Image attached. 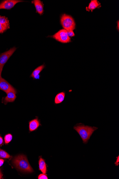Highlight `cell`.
<instances>
[{
    "mask_svg": "<svg viewBox=\"0 0 119 179\" xmlns=\"http://www.w3.org/2000/svg\"><path fill=\"white\" fill-rule=\"evenodd\" d=\"M45 67V65L44 64L39 66L38 67L36 68L34 70L31 75V77L33 78L34 79H39L40 78V76L39 75V74H40L41 72L42 71Z\"/></svg>",
    "mask_w": 119,
    "mask_h": 179,
    "instance_id": "11",
    "label": "cell"
},
{
    "mask_svg": "<svg viewBox=\"0 0 119 179\" xmlns=\"http://www.w3.org/2000/svg\"><path fill=\"white\" fill-rule=\"evenodd\" d=\"M15 88L10 84L6 80L0 77V90L6 93L11 90H15Z\"/></svg>",
    "mask_w": 119,
    "mask_h": 179,
    "instance_id": "8",
    "label": "cell"
},
{
    "mask_svg": "<svg viewBox=\"0 0 119 179\" xmlns=\"http://www.w3.org/2000/svg\"><path fill=\"white\" fill-rule=\"evenodd\" d=\"M39 169L43 174H46L47 171V164L44 160L40 158L39 162Z\"/></svg>",
    "mask_w": 119,
    "mask_h": 179,
    "instance_id": "14",
    "label": "cell"
},
{
    "mask_svg": "<svg viewBox=\"0 0 119 179\" xmlns=\"http://www.w3.org/2000/svg\"><path fill=\"white\" fill-rule=\"evenodd\" d=\"M32 3L34 5L37 12L42 15L43 12V5L42 2L40 0H34L32 1Z\"/></svg>",
    "mask_w": 119,
    "mask_h": 179,
    "instance_id": "9",
    "label": "cell"
},
{
    "mask_svg": "<svg viewBox=\"0 0 119 179\" xmlns=\"http://www.w3.org/2000/svg\"><path fill=\"white\" fill-rule=\"evenodd\" d=\"M4 161L5 160H4L2 159H0V167L3 165L4 163Z\"/></svg>",
    "mask_w": 119,
    "mask_h": 179,
    "instance_id": "22",
    "label": "cell"
},
{
    "mask_svg": "<svg viewBox=\"0 0 119 179\" xmlns=\"http://www.w3.org/2000/svg\"><path fill=\"white\" fill-rule=\"evenodd\" d=\"M7 31V30L0 24V34L3 33Z\"/></svg>",
    "mask_w": 119,
    "mask_h": 179,
    "instance_id": "20",
    "label": "cell"
},
{
    "mask_svg": "<svg viewBox=\"0 0 119 179\" xmlns=\"http://www.w3.org/2000/svg\"><path fill=\"white\" fill-rule=\"evenodd\" d=\"M67 35H68L69 37H74L75 35V33L73 31L71 30H69V31H66Z\"/></svg>",
    "mask_w": 119,
    "mask_h": 179,
    "instance_id": "18",
    "label": "cell"
},
{
    "mask_svg": "<svg viewBox=\"0 0 119 179\" xmlns=\"http://www.w3.org/2000/svg\"><path fill=\"white\" fill-rule=\"evenodd\" d=\"M100 5V3H99L97 0H93L91 1L88 7L86 8V9L88 10V11L90 10L91 12H92L93 10L98 8Z\"/></svg>",
    "mask_w": 119,
    "mask_h": 179,
    "instance_id": "15",
    "label": "cell"
},
{
    "mask_svg": "<svg viewBox=\"0 0 119 179\" xmlns=\"http://www.w3.org/2000/svg\"><path fill=\"white\" fill-rule=\"evenodd\" d=\"M17 49V48L13 47L11 48L8 51L0 54V77H2V73L4 66Z\"/></svg>",
    "mask_w": 119,
    "mask_h": 179,
    "instance_id": "4",
    "label": "cell"
},
{
    "mask_svg": "<svg viewBox=\"0 0 119 179\" xmlns=\"http://www.w3.org/2000/svg\"><path fill=\"white\" fill-rule=\"evenodd\" d=\"M65 92H62L57 94L55 96L54 100L55 104H60L64 100L65 96Z\"/></svg>",
    "mask_w": 119,
    "mask_h": 179,
    "instance_id": "12",
    "label": "cell"
},
{
    "mask_svg": "<svg viewBox=\"0 0 119 179\" xmlns=\"http://www.w3.org/2000/svg\"><path fill=\"white\" fill-rule=\"evenodd\" d=\"M74 129L80 135L83 142L86 143L93 133L98 128L81 124L75 126Z\"/></svg>",
    "mask_w": 119,
    "mask_h": 179,
    "instance_id": "1",
    "label": "cell"
},
{
    "mask_svg": "<svg viewBox=\"0 0 119 179\" xmlns=\"http://www.w3.org/2000/svg\"><path fill=\"white\" fill-rule=\"evenodd\" d=\"M41 125L40 122L38 118L37 117L29 122V129L30 131L32 132L37 130Z\"/></svg>",
    "mask_w": 119,
    "mask_h": 179,
    "instance_id": "10",
    "label": "cell"
},
{
    "mask_svg": "<svg viewBox=\"0 0 119 179\" xmlns=\"http://www.w3.org/2000/svg\"><path fill=\"white\" fill-rule=\"evenodd\" d=\"M118 30H119V21H117Z\"/></svg>",
    "mask_w": 119,
    "mask_h": 179,
    "instance_id": "25",
    "label": "cell"
},
{
    "mask_svg": "<svg viewBox=\"0 0 119 179\" xmlns=\"http://www.w3.org/2000/svg\"><path fill=\"white\" fill-rule=\"evenodd\" d=\"M13 137L11 134L6 135L5 137V142L6 144H9L12 140Z\"/></svg>",
    "mask_w": 119,
    "mask_h": 179,
    "instance_id": "17",
    "label": "cell"
},
{
    "mask_svg": "<svg viewBox=\"0 0 119 179\" xmlns=\"http://www.w3.org/2000/svg\"><path fill=\"white\" fill-rule=\"evenodd\" d=\"M61 23L63 29L66 31H73L75 29V22L70 15L64 14L61 17Z\"/></svg>",
    "mask_w": 119,
    "mask_h": 179,
    "instance_id": "3",
    "label": "cell"
},
{
    "mask_svg": "<svg viewBox=\"0 0 119 179\" xmlns=\"http://www.w3.org/2000/svg\"><path fill=\"white\" fill-rule=\"evenodd\" d=\"M3 143V140L2 137L0 136V145L2 144Z\"/></svg>",
    "mask_w": 119,
    "mask_h": 179,
    "instance_id": "23",
    "label": "cell"
},
{
    "mask_svg": "<svg viewBox=\"0 0 119 179\" xmlns=\"http://www.w3.org/2000/svg\"><path fill=\"white\" fill-rule=\"evenodd\" d=\"M13 162L14 165L20 170L27 172H33L27 157L24 155H19L15 157Z\"/></svg>",
    "mask_w": 119,
    "mask_h": 179,
    "instance_id": "2",
    "label": "cell"
},
{
    "mask_svg": "<svg viewBox=\"0 0 119 179\" xmlns=\"http://www.w3.org/2000/svg\"><path fill=\"white\" fill-rule=\"evenodd\" d=\"M38 179H48L47 175L45 174H41L38 177Z\"/></svg>",
    "mask_w": 119,
    "mask_h": 179,
    "instance_id": "19",
    "label": "cell"
},
{
    "mask_svg": "<svg viewBox=\"0 0 119 179\" xmlns=\"http://www.w3.org/2000/svg\"><path fill=\"white\" fill-rule=\"evenodd\" d=\"M3 174L1 171V169H0V179L3 178Z\"/></svg>",
    "mask_w": 119,
    "mask_h": 179,
    "instance_id": "24",
    "label": "cell"
},
{
    "mask_svg": "<svg viewBox=\"0 0 119 179\" xmlns=\"http://www.w3.org/2000/svg\"><path fill=\"white\" fill-rule=\"evenodd\" d=\"M24 2L21 0H5L0 3V9L10 10L12 8L17 4Z\"/></svg>",
    "mask_w": 119,
    "mask_h": 179,
    "instance_id": "6",
    "label": "cell"
},
{
    "mask_svg": "<svg viewBox=\"0 0 119 179\" xmlns=\"http://www.w3.org/2000/svg\"><path fill=\"white\" fill-rule=\"evenodd\" d=\"M52 37L57 41L63 43H68L71 41L70 37L67 35V31L65 29L60 30Z\"/></svg>",
    "mask_w": 119,
    "mask_h": 179,
    "instance_id": "5",
    "label": "cell"
},
{
    "mask_svg": "<svg viewBox=\"0 0 119 179\" xmlns=\"http://www.w3.org/2000/svg\"><path fill=\"white\" fill-rule=\"evenodd\" d=\"M119 156H118L117 158V160H116V161L115 163V164H116V165L117 166H118L119 164Z\"/></svg>",
    "mask_w": 119,
    "mask_h": 179,
    "instance_id": "21",
    "label": "cell"
},
{
    "mask_svg": "<svg viewBox=\"0 0 119 179\" xmlns=\"http://www.w3.org/2000/svg\"><path fill=\"white\" fill-rule=\"evenodd\" d=\"M0 24L7 30L10 29V24L9 20L5 16L0 15Z\"/></svg>",
    "mask_w": 119,
    "mask_h": 179,
    "instance_id": "13",
    "label": "cell"
},
{
    "mask_svg": "<svg viewBox=\"0 0 119 179\" xmlns=\"http://www.w3.org/2000/svg\"><path fill=\"white\" fill-rule=\"evenodd\" d=\"M17 93L16 89L11 90L6 93L7 96L5 98H3L2 100V103L6 105L8 103L13 102H14L17 98L16 94Z\"/></svg>",
    "mask_w": 119,
    "mask_h": 179,
    "instance_id": "7",
    "label": "cell"
},
{
    "mask_svg": "<svg viewBox=\"0 0 119 179\" xmlns=\"http://www.w3.org/2000/svg\"><path fill=\"white\" fill-rule=\"evenodd\" d=\"M11 156L7 152L0 148V158L8 159L11 158Z\"/></svg>",
    "mask_w": 119,
    "mask_h": 179,
    "instance_id": "16",
    "label": "cell"
}]
</instances>
